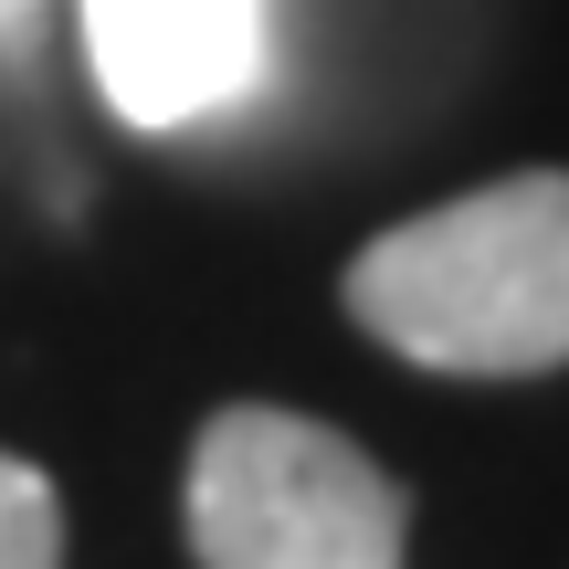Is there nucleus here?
<instances>
[{
	"label": "nucleus",
	"instance_id": "obj_1",
	"mask_svg": "<svg viewBox=\"0 0 569 569\" xmlns=\"http://www.w3.org/2000/svg\"><path fill=\"white\" fill-rule=\"evenodd\" d=\"M348 317L443 380L569 369V169H517L390 222L348 264Z\"/></svg>",
	"mask_w": 569,
	"mask_h": 569
},
{
	"label": "nucleus",
	"instance_id": "obj_2",
	"mask_svg": "<svg viewBox=\"0 0 569 569\" xmlns=\"http://www.w3.org/2000/svg\"><path fill=\"white\" fill-rule=\"evenodd\" d=\"M180 507L201 569H401L411 538V496L348 432L274 401L211 411Z\"/></svg>",
	"mask_w": 569,
	"mask_h": 569
},
{
	"label": "nucleus",
	"instance_id": "obj_3",
	"mask_svg": "<svg viewBox=\"0 0 569 569\" xmlns=\"http://www.w3.org/2000/svg\"><path fill=\"white\" fill-rule=\"evenodd\" d=\"M84 63L127 127L180 138L264 84L274 0H84Z\"/></svg>",
	"mask_w": 569,
	"mask_h": 569
},
{
	"label": "nucleus",
	"instance_id": "obj_4",
	"mask_svg": "<svg viewBox=\"0 0 569 569\" xmlns=\"http://www.w3.org/2000/svg\"><path fill=\"white\" fill-rule=\"evenodd\" d=\"M0 569H63V496L21 453H0Z\"/></svg>",
	"mask_w": 569,
	"mask_h": 569
}]
</instances>
